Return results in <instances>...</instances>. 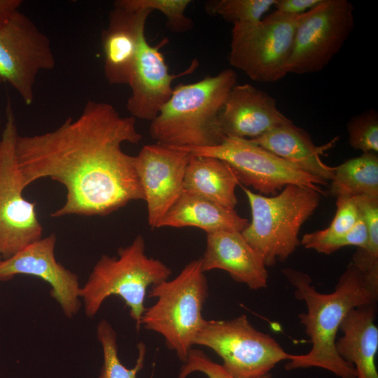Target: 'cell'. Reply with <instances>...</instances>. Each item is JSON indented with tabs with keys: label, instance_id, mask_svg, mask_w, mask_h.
Returning a JSON list of instances; mask_svg holds the SVG:
<instances>
[{
	"label": "cell",
	"instance_id": "obj_1",
	"mask_svg": "<svg viewBox=\"0 0 378 378\" xmlns=\"http://www.w3.org/2000/svg\"><path fill=\"white\" fill-rule=\"evenodd\" d=\"M141 139L135 118L122 116L111 104L88 101L76 119L54 130L18 134L15 153L22 186L49 178L64 186L66 201L52 217L108 215L144 200L134 156L122 148Z\"/></svg>",
	"mask_w": 378,
	"mask_h": 378
},
{
	"label": "cell",
	"instance_id": "obj_11",
	"mask_svg": "<svg viewBox=\"0 0 378 378\" xmlns=\"http://www.w3.org/2000/svg\"><path fill=\"white\" fill-rule=\"evenodd\" d=\"M354 10L348 0H321L304 13L295 32L287 74L323 70L353 31Z\"/></svg>",
	"mask_w": 378,
	"mask_h": 378
},
{
	"label": "cell",
	"instance_id": "obj_28",
	"mask_svg": "<svg viewBox=\"0 0 378 378\" xmlns=\"http://www.w3.org/2000/svg\"><path fill=\"white\" fill-rule=\"evenodd\" d=\"M349 144L363 153H378V114L374 109L351 117L346 125Z\"/></svg>",
	"mask_w": 378,
	"mask_h": 378
},
{
	"label": "cell",
	"instance_id": "obj_15",
	"mask_svg": "<svg viewBox=\"0 0 378 378\" xmlns=\"http://www.w3.org/2000/svg\"><path fill=\"white\" fill-rule=\"evenodd\" d=\"M168 43L164 38L156 46H151L144 34L132 68L128 85L131 94L126 104L130 116L152 121L170 98L173 80L195 70L198 65L194 59L190 66L178 74H172L162 52L160 50Z\"/></svg>",
	"mask_w": 378,
	"mask_h": 378
},
{
	"label": "cell",
	"instance_id": "obj_9",
	"mask_svg": "<svg viewBox=\"0 0 378 378\" xmlns=\"http://www.w3.org/2000/svg\"><path fill=\"white\" fill-rule=\"evenodd\" d=\"M176 148L191 155L223 160L232 169L241 185L252 187L265 196L276 195L287 185L306 186L325 195L319 186L327 185V182L305 173L249 139L225 136L214 146Z\"/></svg>",
	"mask_w": 378,
	"mask_h": 378
},
{
	"label": "cell",
	"instance_id": "obj_4",
	"mask_svg": "<svg viewBox=\"0 0 378 378\" xmlns=\"http://www.w3.org/2000/svg\"><path fill=\"white\" fill-rule=\"evenodd\" d=\"M171 274L163 262L147 255L145 240L138 235L130 245L118 249L117 257L102 255L94 265L80 291L85 314L94 316L104 301L115 295L129 308L139 330L148 289Z\"/></svg>",
	"mask_w": 378,
	"mask_h": 378
},
{
	"label": "cell",
	"instance_id": "obj_18",
	"mask_svg": "<svg viewBox=\"0 0 378 378\" xmlns=\"http://www.w3.org/2000/svg\"><path fill=\"white\" fill-rule=\"evenodd\" d=\"M200 259L204 272L224 270L234 281L251 290L267 286L268 272L263 258L241 232L220 230L206 234V248Z\"/></svg>",
	"mask_w": 378,
	"mask_h": 378
},
{
	"label": "cell",
	"instance_id": "obj_20",
	"mask_svg": "<svg viewBox=\"0 0 378 378\" xmlns=\"http://www.w3.org/2000/svg\"><path fill=\"white\" fill-rule=\"evenodd\" d=\"M340 330L343 335L335 342L340 356L354 366L356 378H378L376 356L378 328L375 323V304L352 309Z\"/></svg>",
	"mask_w": 378,
	"mask_h": 378
},
{
	"label": "cell",
	"instance_id": "obj_33",
	"mask_svg": "<svg viewBox=\"0 0 378 378\" xmlns=\"http://www.w3.org/2000/svg\"><path fill=\"white\" fill-rule=\"evenodd\" d=\"M2 259L1 256L0 255V260Z\"/></svg>",
	"mask_w": 378,
	"mask_h": 378
},
{
	"label": "cell",
	"instance_id": "obj_6",
	"mask_svg": "<svg viewBox=\"0 0 378 378\" xmlns=\"http://www.w3.org/2000/svg\"><path fill=\"white\" fill-rule=\"evenodd\" d=\"M240 186L251 212L242 235L267 267L284 262L300 244V228L318 206L322 194L306 186L287 185L280 193L267 197Z\"/></svg>",
	"mask_w": 378,
	"mask_h": 378
},
{
	"label": "cell",
	"instance_id": "obj_23",
	"mask_svg": "<svg viewBox=\"0 0 378 378\" xmlns=\"http://www.w3.org/2000/svg\"><path fill=\"white\" fill-rule=\"evenodd\" d=\"M330 194L335 197H378V155L363 153L335 167Z\"/></svg>",
	"mask_w": 378,
	"mask_h": 378
},
{
	"label": "cell",
	"instance_id": "obj_22",
	"mask_svg": "<svg viewBox=\"0 0 378 378\" xmlns=\"http://www.w3.org/2000/svg\"><path fill=\"white\" fill-rule=\"evenodd\" d=\"M238 185L240 183L235 173L223 160L190 155L183 190L234 209L237 204L235 190Z\"/></svg>",
	"mask_w": 378,
	"mask_h": 378
},
{
	"label": "cell",
	"instance_id": "obj_17",
	"mask_svg": "<svg viewBox=\"0 0 378 378\" xmlns=\"http://www.w3.org/2000/svg\"><path fill=\"white\" fill-rule=\"evenodd\" d=\"M219 122L225 136L251 139L293 122L279 110L274 97L246 83L232 88Z\"/></svg>",
	"mask_w": 378,
	"mask_h": 378
},
{
	"label": "cell",
	"instance_id": "obj_31",
	"mask_svg": "<svg viewBox=\"0 0 378 378\" xmlns=\"http://www.w3.org/2000/svg\"><path fill=\"white\" fill-rule=\"evenodd\" d=\"M193 372H201L207 378H236L228 373L221 364L211 360L203 351L192 349L183 363L178 378H186ZM259 378H272L271 373Z\"/></svg>",
	"mask_w": 378,
	"mask_h": 378
},
{
	"label": "cell",
	"instance_id": "obj_5",
	"mask_svg": "<svg viewBox=\"0 0 378 378\" xmlns=\"http://www.w3.org/2000/svg\"><path fill=\"white\" fill-rule=\"evenodd\" d=\"M200 258L188 262L173 279L152 286L156 302L146 307L140 321L148 330L162 335L167 347L183 363L206 319L202 309L209 295Z\"/></svg>",
	"mask_w": 378,
	"mask_h": 378
},
{
	"label": "cell",
	"instance_id": "obj_2",
	"mask_svg": "<svg viewBox=\"0 0 378 378\" xmlns=\"http://www.w3.org/2000/svg\"><path fill=\"white\" fill-rule=\"evenodd\" d=\"M295 288V297L304 302L307 312L298 315L312 344L304 354H292L285 365L287 370L319 368L340 378H356L353 365L343 360L336 347L340 326L352 309L376 304L378 281L358 268L352 262L340 277L330 293L318 292L307 274L292 268L282 270Z\"/></svg>",
	"mask_w": 378,
	"mask_h": 378
},
{
	"label": "cell",
	"instance_id": "obj_14",
	"mask_svg": "<svg viewBox=\"0 0 378 378\" xmlns=\"http://www.w3.org/2000/svg\"><path fill=\"white\" fill-rule=\"evenodd\" d=\"M57 237L52 233L28 245L7 259L0 260V282L18 274L38 277L50 286V296L59 304L64 315L74 318L82 302L81 286L77 274L66 269L55 258Z\"/></svg>",
	"mask_w": 378,
	"mask_h": 378
},
{
	"label": "cell",
	"instance_id": "obj_25",
	"mask_svg": "<svg viewBox=\"0 0 378 378\" xmlns=\"http://www.w3.org/2000/svg\"><path fill=\"white\" fill-rule=\"evenodd\" d=\"M353 197L367 229L368 244L365 248H358L351 262L362 271L378 275V197Z\"/></svg>",
	"mask_w": 378,
	"mask_h": 378
},
{
	"label": "cell",
	"instance_id": "obj_13",
	"mask_svg": "<svg viewBox=\"0 0 378 378\" xmlns=\"http://www.w3.org/2000/svg\"><path fill=\"white\" fill-rule=\"evenodd\" d=\"M190 155L176 147L148 144L134 156V165L147 204L148 222L157 228L159 222L183 191Z\"/></svg>",
	"mask_w": 378,
	"mask_h": 378
},
{
	"label": "cell",
	"instance_id": "obj_19",
	"mask_svg": "<svg viewBox=\"0 0 378 378\" xmlns=\"http://www.w3.org/2000/svg\"><path fill=\"white\" fill-rule=\"evenodd\" d=\"M251 140L305 173L326 182L333 178L335 167L325 164L321 156L335 146L338 136L318 146L305 130L292 122Z\"/></svg>",
	"mask_w": 378,
	"mask_h": 378
},
{
	"label": "cell",
	"instance_id": "obj_8",
	"mask_svg": "<svg viewBox=\"0 0 378 378\" xmlns=\"http://www.w3.org/2000/svg\"><path fill=\"white\" fill-rule=\"evenodd\" d=\"M302 15L274 11L259 22L232 26L230 64L255 82L274 83L284 78Z\"/></svg>",
	"mask_w": 378,
	"mask_h": 378
},
{
	"label": "cell",
	"instance_id": "obj_12",
	"mask_svg": "<svg viewBox=\"0 0 378 378\" xmlns=\"http://www.w3.org/2000/svg\"><path fill=\"white\" fill-rule=\"evenodd\" d=\"M49 38L19 9L0 18V83L10 85L26 105L34 101L38 73L54 69Z\"/></svg>",
	"mask_w": 378,
	"mask_h": 378
},
{
	"label": "cell",
	"instance_id": "obj_30",
	"mask_svg": "<svg viewBox=\"0 0 378 378\" xmlns=\"http://www.w3.org/2000/svg\"><path fill=\"white\" fill-rule=\"evenodd\" d=\"M300 244L306 248L314 249L318 253L330 254L342 247L355 246L365 248L368 244V232L361 217L355 227L347 234L324 240L302 239Z\"/></svg>",
	"mask_w": 378,
	"mask_h": 378
},
{
	"label": "cell",
	"instance_id": "obj_26",
	"mask_svg": "<svg viewBox=\"0 0 378 378\" xmlns=\"http://www.w3.org/2000/svg\"><path fill=\"white\" fill-rule=\"evenodd\" d=\"M276 0H211L204 8L211 15H218L234 25L259 22L273 8Z\"/></svg>",
	"mask_w": 378,
	"mask_h": 378
},
{
	"label": "cell",
	"instance_id": "obj_27",
	"mask_svg": "<svg viewBox=\"0 0 378 378\" xmlns=\"http://www.w3.org/2000/svg\"><path fill=\"white\" fill-rule=\"evenodd\" d=\"M134 10H158L166 18L167 27L174 32H184L193 27V22L186 15L190 0H118Z\"/></svg>",
	"mask_w": 378,
	"mask_h": 378
},
{
	"label": "cell",
	"instance_id": "obj_21",
	"mask_svg": "<svg viewBox=\"0 0 378 378\" xmlns=\"http://www.w3.org/2000/svg\"><path fill=\"white\" fill-rule=\"evenodd\" d=\"M248 223L234 209L183 190L157 228L195 227L209 234L220 230L242 232Z\"/></svg>",
	"mask_w": 378,
	"mask_h": 378
},
{
	"label": "cell",
	"instance_id": "obj_29",
	"mask_svg": "<svg viewBox=\"0 0 378 378\" xmlns=\"http://www.w3.org/2000/svg\"><path fill=\"white\" fill-rule=\"evenodd\" d=\"M337 210L330 225L321 230L307 233L302 239L324 240L342 236L349 232L360 219V214L354 197L337 199Z\"/></svg>",
	"mask_w": 378,
	"mask_h": 378
},
{
	"label": "cell",
	"instance_id": "obj_10",
	"mask_svg": "<svg viewBox=\"0 0 378 378\" xmlns=\"http://www.w3.org/2000/svg\"><path fill=\"white\" fill-rule=\"evenodd\" d=\"M6 124L0 139V255L7 259L42 237L43 227L36 203L22 195L15 146L18 136L10 102L6 107Z\"/></svg>",
	"mask_w": 378,
	"mask_h": 378
},
{
	"label": "cell",
	"instance_id": "obj_7",
	"mask_svg": "<svg viewBox=\"0 0 378 378\" xmlns=\"http://www.w3.org/2000/svg\"><path fill=\"white\" fill-rule=\"evenodd\" d=\"M194 345L213 350L224 369L236 378L262 377L292 355L270 335L255 328L245 314L227 320H206Z\"/></svg>",
	"mask_w": 378,
	"mask_h": 378
},
{
	"label": "cell",
	"instance_id": "obj_16",
	"mask_svg": "<svg viewBox=\"0 0 378 378\" xmlns=\"http://www.w3.org/2000/svg\"><path fill=\"white\" fill-rule=\"evenodd\" d=\"M149 10H134L113 3L107 27L102 33L104 72L112 85H128Z\"/></svg>",
	"mask_w": 378,
	"mask_h": 378
},
{
	"label": "cell",
	"instance_id": "obj_24",
	"mask_svg": "<svg viewBox=\"0 0 378 378\" xmlns=\"http://www.w3.org/2000/svg\"><path fill=\"white\" fill-rule=\"evenodd\" d=\"M96 335L103 355V364L98 378H136L144 366L146 346L144 342L137 345L138 357L134 366L127 368L118 356V335L112 325L106 319L97 326Z\"/></svg>",
	"mask_w": 378,
	"mask_h": 378
},
{
	"label": "cell",
	"instance_id": "obj_3",
	"mask_svg": "<svg viewBox=\"0 0 378 378\" xmlns=\"http://www.w3.org/2000/svg\"><path fill=\"white\" fill-rule=\"evenodd\" d=\"M231 69L192 83L176 85L150 121L149 134L158 144L173 147H210L225 138L220 114L236 85Z\"/></svg>",
	"mask_w": 378,
	"mask_h": 378
},
{
	"label": "cell",
	"instance_id": "obj_34",
	"mask_svg": "<svg viewBox=\"0 0 378 378\" xmlns=\"http://www.w3.org/2000/svg\"><path fill=\"white\" fill-rule=\"evenodd\" d=\"M4 16V15H3ZM2 16H0V18H1Z\"/></svg>",
	"mask_w": 378,
	"mask_h": 378
},
{
	"label": "cell",
	"instance_id": "obj_32",
	"mask_svg": "<svg viewBox=\"0 0 378 378\" xmlns=\"http://www.w3.org/2000/svg\"><path fill=\"white\" fill-rule=\"evenodd\" d=\"M321 0H276L273 8L275 12L287 15H295L302 14L312 9L321 2Z\"/></svg>",
	"mask_w": 378,
	"mask_h": 378
}]
</instances>
